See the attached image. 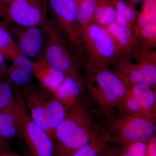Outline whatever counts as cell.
Instances as JSON below:
<instances>
[{
    "label": "cell",
    "mask_w": 156,
    "mask_h": 156,
    "mask_svg": "<svg viewBox=\"0 0 156 156\" xmlns=\"http://www.w3.org/2000/svg\"><path fill=\"white\" fill-rule=\"evenodd\" d=\"M8 140L5 139L0 135V147L8 146Z\"/></svg>",
    "instance_id": "1f68e13d"
},
{
    "label": "cell",
    "mask_w": 156,
    "mask_h": 156,
    "mask_svg": "<svg viewBox=\"0 0 156 156\" xmlns=\"http://www.w3.org/2000/svg\"><path fill=\"white\" fill-rule=\"evenodd\" d=\"M80 45L86 73L109 68L122 56L105 29L94 22L82 30Z\"/></svg>",
    "instance_id": "7a4b0ae2"
},
{
    "label": "cell",
    "mask_w": 156,
    "mask_h": 156,
    "mask_svg": "<svg viewBox=\"0 0 156 156\" xmlns=\"http://www.w3.org/2000/svg\"><path fill=\"white\" fill-rule=\"evenodd\" d=\"M131 1H133L134 2H139V1H141V0H131Z\"/></svg>",
    "instance_id": "836d02e7"
},
{
    "label": "cell",
    "mask_w": 156,
    "mask_h": 156,
    "mask_svg": "<svg viewBox=\"0 0 156 156\" xmlns=\"http://www.w3.org/2000/svg\"><path fill=\"white\" fill-rule=\"evenodd\" d=\"M110 35L122 56L135 49V39L132 28L122 26L115 22L105 28Z\"/></svg>",
    "instance_id": "2e32d148"
},
{
    "label": "cell",
    "mask_w": 156,
    "mask_h": 156,
    "mask_svg": "<svg viewBox=\"0 0 156 156\" xmlns=\"http://www.w3.org/2000/svg\"><path fill=\"white\" fill-rule=\"evenodd\" d=\"M156 21V0H145L134 26L140 27Z\"/></svg>",
    "instance_id": "d4e9b609"
},
{
    "label": "cell",
    "mask_w": 156,
    "mask_h": 156,
    "mask_svg": "<svg viewBox=\"0 0 156 156\" xmlns=\"http://www.w3.org/2000/svg\"><path fill=\"white\" fill-rule=\"evenodd\" d=\"M110 125L115 139L123 145L139 141L147 142L155 136V119L145 116L122 112L119 116L112 119Z\"/></svg>",
    "instance_id": "52a82bcc"
},
{
    "label": "cell",
    "mask_w": 156,
    "mask_h": 156,
    "mask_svg": "<svg viewBox=\"0 0 156 156\" xmlns=\"http://www.w3.org/2000/svg\"><path fill=\"white\" fill-rule=\"evenodd\" d=\"M15 89L5 75H0V111L14 100Z\"/></svg>",
    "instance_id": "484cf974"
},
{
    "label": "cell",
    "mask_w": 156,
    "mask_h": 156,
    "mask_svg": "<svg viewBox=\"0 0 156 156\" xmlns=\"http://www.w3.org/2000/svg\"><path fill=\"white\" fill-rule=\"evenodd\" d=\"M86 73L87 89L101 108L119 106L128 94L126 81L113 69L105 68Z\"/></svg>",
    "instance_id": "3957f363"
},
{
    "label": "cell",
    "mask_w": 156,
    "mask_h": 156,
    "mask_svg": "<svg viewBox=\"0 0 156 156\" xmlns=\"http://www.w3.org/2000/svg\"><path fill=\"white\" fill-rule=\"evenodd\" d=\"M118 106L120 111L124 113L149 117L143 110L138 101L128 93Z\"/></svg>",
    "instance_id": "4316f807"
},
{
    "label": "cell",
    "mask_w": 156,
    "mask_h": 156,
    "mask_svg": "<svg viewBox=\"0 0 156 156\" xmlns=\"http://www.w3.org/2000/svg\"><path fill=\"white\" fill-rule=\"evenodd\" d=\"M124 146L121 156H146L147 142L139 141Z\"/></svg>",
    "instance_id": "83f0119b"
},
{
    "label": "cell",
    "mask_w": 156,
    "mask_h": 156,
    "mask_svg": "<svg viewBox=\"0 0 156 156\" xmlns=\"http://www.w3.org/2000/svg\"><path fill=\"white\" fill-rule=\"evenodd\" d=\"M115 5L116 11V23L122 26L132 28L136 20L134 7L121 0L117 1Z\"/></svg>",
    "instance_id": "603a6c76"
},
{
    "label": "cell",
    "mask_w": 156,
    "mask_h": 156,
    "mask_svg": "<svg viewBox=\"0 0 156 156\" xmlns=\"http://www.w3.org/2000/svg\"><path fill=\"white\" fill-rule=\"evenodd\" d=\"M0 52L5 54L10 60L14 55L19 52L10 26L5 21L1 20Z\"/></svg>",
    "instance_id": "44dd1931"
},
{
    "label": "cell",
    "mask_w": 156,
    "mask_h": 156,
    "mask_svg": "<svg viewBox=\"0 0 156 156\" xmlns=\"http://www.w3.org/2000/svg\"><path fill=\"white\" fill-rule=\"evenodd\" d=\"M97 134L80 101L68 111L66 118L55 129L54 156H71Z\"/></svg>",
    "instance_id": "6da1fadb"
},
{
    "label": "cell",
    "mask_w": 156,
    "mask_h": 156,
    "mask_svg": "<svg viewBox=\"0 0 156 156\" xmlns=\"http://www.w3.org/2000/svg\"><path fill=\"white\" fill-rule=\"evenodd\" d=\"M66 75L48 64L42 56L34 61L33 75L37 79L39 86L48 92H55Z\"/></svg>",
    "instance_id": "5bb4252c"
},
{
    "label": "cell",
    "mask_w": 156,
    "mask_h": 156,
    "mask_svg": "<svg viewBox=\"0 0 156 156\" xmlns=\"http://www.w3.org/2000/svg\"><path fill=\"white\" fill-rule=\"evenodd\" d=\"M45 108L48 125L54 134L55 129L66 118L68 110L53 93L48 91L46 96Z\"/></svg>",
    "instance_id": "e0dca14e"
},
{
    "label": "cell",
    "mask_w": 156,
    "mask_h": 156,
    "mask_svg": "<svg viewBox=\"0 0 156 156\" xmlns=\"http://www.w3.org/2000/svg\"><path fill=\"white\" fill-rule=\"evenodd\" d=\"M111 139L108 134H97L91 141L76 151L71 156H101Z\"/></svg>",
    "instance_id": "d6986e66"
},
{
    "label": "cell",
    "mask_w": 156,
    "mask_h": 156,
    "mask_svg": "<svg viewBox=\"0 0 156 156\" xmlns=\"http://www.w3.org/2000/svg\"><path fill=\"white\" fill-rule=\"evenodd\" d=\"M6 76L14 88L20 89L23 87L31 83L33 74L14 67L8 66Z\"/></svg>",
    "instance_id": "cb8c5ba5"
},
{
    "label": "cell",
    "mask_w": 156,
    "mask_h": 156,
    "mask_svg": "<svg viewBox=\"0 0 156 156\" xmlns=\"http://www.w3.org/2000/svg\"><path fill=\"white\" fill-rule=\"evenodd\" d=\"M85 87L80 72L69 74L53 94L69 111L81 101Z\"/></svg>",
    "instance_id": "7c38bea8"
},
{
    "label": "cell",
    "mask_w": 156,
    "mask_h": 156,
    "mask_svg": "<svg viewBox=\"0 0 156 156\" xmlns=\"http://www.w3.org/2000/svg\"><path fill=\"white\" fill-rule=\"evenodd\" d=\"M77 4V18L80 30L93 22L98 0H76Z\"/></svg>",
    "instance_id": "7402d4cb"
},
{
    "label": "cell",
    "mask_w": 156,
    "mask_h": 156,
    "mask_svg": "<svg viewBox=\"0 0 156 156\" xmlns=\"http://www.w3.org/2000/svg\"><path fill=\"white\" fill-rule=\"evenodd\" d=\"M50 21L83 66L81 51V30L78 24L76 0H47Z\"/></svg>",
    "instance_id": "277c9868"
},
{
    "label": "cell",
    "mask_w": 156,
    "mask_h": 156,
    "mask_svg": "<svg viewBox=\"0 0 156 156\" xmlns=\"http://www.w3.org/2000/svg\"><path fill=\"white\" fill-rule=\"evenodd\" d=\"M116 20V11L115 5L104 1H99L96 8L93 22L104 28Z\"/></svg>",
    "instance_id": "ffe728a7"
},
{
    "label": "cell",
    "mask_w": 156,
    "mask_h": 156,
    "mask_svg": "<svg viewBox=\"0 0 156 156\" xmlns=\"http://www.w3.org/2000/svg\"><path fill=\"white\" fill-rule=\"evenodd\" d=\"M9 58L5 54L0 52V75H5L8 66L7 61Z\"/></svg>",
    "instance_id": "f546056e"
},
{
    "label": "cell",
    "mask_w": 156,
    "mask_h": 156,
    "mask_svg": "<svg viewBox=\"0 0 156 156\" xmlns=\"http://www.w3.org/2000/svg\"><path fill=\"white\" fill-rule=\"evenodd\" d=\"M14 1L15 0H0V5L9 4Z\"/></svg>",
    "instance_id": "d6a6232c"
},
{
    "label": "cell",
    "mask_w": 156,
    "mask_h": 156,
    "mask_svg": "<svg viewBox=\"0 0 156 156\" xmlns=\"http://www.w3.org/2000/svg\"><path fill=\"white\" fill-rule=\"evenodd\" d=\"M126 82L128 86V93L138 101L147 115L155 119L156 87L146 84L132 83Z\"/></svg>",
    "instance_id": "9a60e30c"
},
{
    "label": "cell",
    "mask_w": 156,
    "mask_h": 156,
    "mask_svg": "<svg viewBox=\"0 0 156 156\" xmlns=\"http://www.w3.org/2000/svg\"><path fill=\"white\" fill-rule=\"evenodd\" d=\"M113 66V69L126 82L156 87V49H134L121 56Z\"/></svg>",
    "instance_id": "5b68a950"
},
{
    "label": "cell",
    "mask_w": 156,
    "mask_h": 156,
    "mask_svg": "<svg viewBox=\"0 0 156 156\" xmlns=\"http://www.w3.org/2000/svg\"><path fill=\"white\" fill-rule=\"evenodd\" d=\"M135 41V49L149 50L156 48V21L140 27L132 28Z\"/></svg>",
    "instance_id": "ac0fdd59"
},
{
    "label": "cell",
    "mask_w": 156,
    "mask_h": 156,
    "mask_svg": "<svg viewBox=\"0 0 156 156\" xmlns=\"http://www.w3.org/2000/svg\"><path fill=\"white\" fill-rule=\"evenodd\" d=\"M146 156H156V136H154L147 142Z\"/></svg>",
    "instance_id": "f1b7e54d"
},
{
    "label": "cell",
    "mask_w": 156,
    "mask_h": 156,
    "mask_svg": "<svg viewBox=\"0 0 156 156\" xmlns=\"http://www.w3.org/2000/svg\"><path fill=\"white\" fill-rule=\"evenodd\" d=\"M49 22L45 25L27 27L9 25L20 53L34 61L42 56L47 41Z\"/></svg>",
    "instance_id": "30bf717a"
},
{
    "label": "cell",
    "mask_w": 156,
    "mask_h": 156,
    "mask_svg": "<svg viewBox=\"0 0 156 156\" xmlns=\"http://www.w3.org/2000/svg\"><path fill=\"white\" fill-rule=\"evenodd\" d=\"M47 0H15L0 5V17L9 25L27 27L47 24Z\"/></svg>",
    "instance_id": "8992f818"
},
{
    "label": "cell",
    "mask_w": 156,
    "mask_h": 156,
    "mask_svg": "<svg viewBox=\"0 0 156 156\" xmlns=\"http://www.w3.org/2000/svg\"><path fill=\"white\" fill-rule=\"evenodd\" d=\"M42 57L52 67L66 74L79 73L80 69L83 66L54 28L50 20Z\"/></svg>",
    "instance_id": "9c48e42d"
},
{
    "label": "cell",
    "mask_w": 156,
    "mask_h": 156,
    "mask_svg": "<svg viewBox=\"0 0 156 156\" xmlns=\"http://www.w3.org/2000/svg\"><path fill=\"white\" fill-rule=\"evenodd\" d=\"M23 101L20 89H15L14 100L0 111V135L5 139H11L18 135L20 110Z\"/></svg>",
    "instance_id": "4fadbf2b"
},
{
    "label": "cell",
    "mask_w": 156,
    "mask_h": 156,
    "mask_svg": "<svg viewBox=\"0 0 156 156\" xmlns=\"http://www.w3.org/2000/svg\"><path fill=\"white\" fill-rule=\"evenodd\" d=\"M0 156H23L15 153L11 151L7 146L0 147Z\"/></svg>",
    "instance_id": "4dcf8cb0"
},
{
    "label": "cell",
    "mask_w": 156,
    "mask_h": 156,
    "mask_svg": "<svg viewBox=\"0 0 156 156\" xmlns=\"http://www.w3.org/2000/svg\"><path fill=\"white\" fill-rule=\"evenodd\" d=\"M20 92L32 119L41 126L54 140V134L49 127L46 118L45 107L48 91L39 85L30 83L21 88Z\"/></svg>",
    "instance_id": "8fae6325"
},
{
    "label": "cell",
    "mask_w": 156,
    "mask_h": 156,
    "mask_svg": "<svg viewBox=\"0 0 156 156\" xmlns=\"http://www.w3.org/2000/svg\"><path fill=\"white\" fill-rule=\"evenodd\" d=\"M18 135L24 140L31 156H54V140L27 112L25 101L19 112Z\"/></svg>",
    "instance_id": "ba28073f"
}]
</instances>
